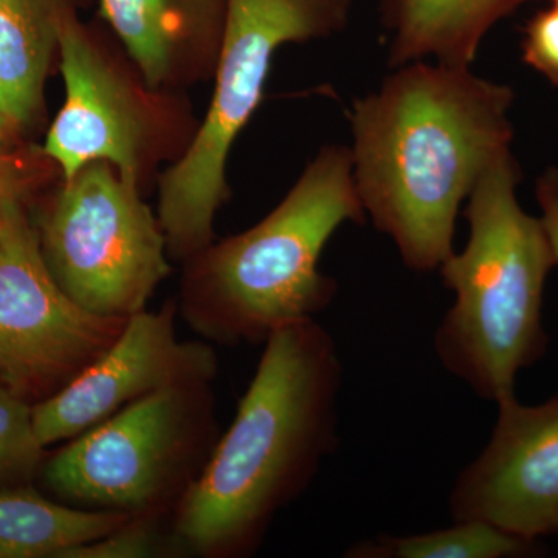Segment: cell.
<instances>
[{"label":"cell","mask_w":558,"mask_h":558,"mask_svg":"<svg viewBox=\"0 0 558 558\" xmlns=\"http://www.w3.org/2000/svg\"><path fill=\"white\" fill-rule=\"evenodd\" d=\"M363 218L351 149H323L269 216L183 260L180 317L201 339L229 347L264 343L314 318L337 293L318 269L323 250Z\"/></svg>","instance_id":"3957f363"},{"label":"cell","mask_w":558,"mask_h":558,"mask_svg":"<svg viewBox=\"0 0 558 558\" xmlns=\"http://www.w3.org/2000/svg\"><path fill=\"white\" fill-rule=\"evenodd\" d=\"M17 130H21V128L14 123L3 106L0 105V154L9 153L11 140H13Z\"/></svg>","instance_id":"7402d4cb"},{"label":"cell","mask_w":558,"mask_h":558,"mask_svg":"<svg viewBox=\"0 0 558 558\" xmlns=\"http://www.w3.org/2000/svg\"><path fill=\"white\" fill-rule=\"evenodd\" d=\"M553 5L558 7V0H553Z\"/></svg>","instance_id":"603a6c76"},{"label":"cell","mask_w":558,"mask_h":558,"mask_svg":"<svg viewBox=\"0 0 558 558\" xmlns=\"http://www.w3.org/2000/svg\"><path fill=\"white\" fill-rule=\"evenodd\" d=\"M537 543L526 542L481 520L414 535H380L348 549L351 558H509L532 556Z\"/></svg>","instance_id":"2e32d148"},{"label":"cell","mask_w":558,"mask_h":558,"mask_svg":"<svg viewBox=\"0 0 558 558\" xmlns=\"http://www.w3.org/2000/svg\"><path fill=\"white\" fill-rule=\"evenodd\" d=\"M513 90L470 68L411 62L352 110L354 179L365 215L410 269H439L481 175L510 150Z\"/></svg>","instance_id":"6da1fadb"},{"label":"cell","mask_w":558,"mask_h":558,"mask_svg":"<svg viewBox=\"0 0 558 558\" xmlns=\"http://www.w3.org/2000/svg\"><path fill=\"white\" fill-rule=\"evenodd\" d=\"M520 178L512 150L487 168L468 197V245L439 267L454 303L436 330V355L497 405L517 398V377L545 355L543 296L557 267L542 219L517 197Z\"/></svg>","instance_id":"277c9868"},{"label":"cell","mask_w":558,"mask_h":558,"mask_svg":"<svg viewBox=\"0 0 558 558\" xmlns=\"http://www.w3.org/2000/svg\"><path fill=\"white\" fill-rule=\"evenodd\" d=\"M161 517L134 515L105 537L65 550L61 558H150L182 550L160 532Z\"/></svg>","instance_id":"ac0fdd59"},{"label":"cell","mask_w":558,"mask_h":558,"mask_svg":"<svg viewBox=\"0 0 558 558\" xmlns=\"http://www.w3.org/2000/svg\"><path fill=\"white\" fill-rule=\"evenodd\" d=\"M532 0H384L395 68L436 58L470 68L481 40L502 17Z\"/></svg>","instance_id":"4fadbf2b"},{"label":"cell","mask_w":558,"mask_h":558,"mask_svg":"<svg viewBox=\"0 0 558 558\" xmlns=\"http://www.w3.org/2000/svg\"><path fill=\"white\" fill-rule=\"evenodd\" d=\"M349 7L351 0H229L207 117L159 182L157 218L172 258L186 260L215 240L216 211L229 196L227 159L263 100L275 51L341 31Z\"/></svg>","instance_id":"5b68a950"},{"label":"cell","mask_w":558,"mask_h":558,"mask_svg":"<svg viewBox=\"0 0 558 558\" xmlns=\"http://www.w3.org/2000/svg\"><path fill=\"white\" fill-rule=\"evenodd\" d=\"M341 359L314 318L271 333L229 429L172 513L182 550L250 556L337 444Z\"/></svg>","instance_id":"7a4b0ae2"},{"label":"cell","mask_w":558,"mask_h":558,"mask_svg":"<svg viewBox=\"0 0 558 558\" xmlns=\"http://www.w3.org/2000/svg\"><path fill=\"white\" fill-rule=\"evenodd\" d=\"M44 449L33 425V405L0 384V487L31 486Z\"/></svg>","instance_id":"e0dca14e"},{"label":"cell","mask_w":558,"mask_h":558,"mask_svg":"<svg viewBox=\"0 0 558 558\" xmlns=\"http://www.w3.org/2000/svg\"><path fill=\"white\" fill-rule=\"evenodd\" d=\"M90 0H0V105L22 128L43 105L62 24Z\"/></svg>","instance_id":"5bb4252c"},{"label":"cell","mask_w":558,"mask_h":558,"mask_svg":"<svg viewBox=\"0 0 558 558\" xmlns=\"http://www.w3.org/2000/svg\"><path fill=\"white\" fill-rule=\"evenodd\" d=\"M211 381L146 396L105 418L40 468L65 505L172 515L218 442Z\"/></svg>","instance_id":"8992f818"},{"label":"cell","mask_w":558,"mask_h":558,"mask_svg":"<svg viewBox=\"0 0 558 558\" xmlns=\"http://www.w3.org/2000/svg\"><path fill=\"white\" fill-rule=\"evenodd\" d=\"M126 322L70 299L51 277L22 199L0 201V384L35 405L89 368Z\"/></svg>","instance_id":"ba28073f"},{"label":"cell","mask_w":558,"mask_h":558,"mask_svg":"<svg viewBox=\"0 0 558 558\" xmlns=\"http://www.w3.org/2000/svg\"><path fill=\"white\" fill-rule=\"evenodd\" d=\"M535 196H537L539 209H542L539 219L548 234L558 267V168H548L539 175L537 186H535Z\"/></svg>","instance_id":"ffe728a7"},{"label":"cell","mask_w":558,"mask_h":558,"mask_svg":"<svg viewBox=\"0 0 558 558\" xmlns=\"http://www.w3.org/2000/svg\"><path fill=\"white\" fill-rule=\"evenodd\" d=\"M132 517L53 501L32 486L0 487V558H61Z\"/></svg>","instance_id":"9a60e30c"},{"label":"cell","mask_w":558,"mask_h":558,"mask_svg":"<svg viewBox=\"0 0 558 558\" xmlns=\"http://www.w3.org/2000/svg\"><path fill=\"white\" fill-rule=\"evenodd\" d=\"M497 407L487 446L451 488V519L486 521L537 543L558 534V395Z\"/></svg>","instance_id":"8fae6325"},{"label":"cell","mask_w":558,"mask_h":558,"mask_svg":"<svg viewBox=\"0 0 558 558\" xmlns=\"http://www.w3.org/2000/svg\"><path fill=\"white\" fill-rule=\"evenodd\" d=\"M38 236L54 281L81 307L102 317L146 311L171 271L159 218L138 186L108 161H92L62 180Z\"/></svg>","instance_id":"52a82bcc"},{"label":"cell","mask_w":558,"mask_h":558,"mask_svg":"<svg viewBox=\"0 0 558 558\" xmlns=\"http://www.w3.org/2000/svg\"><path fill=\"white\" fill-rule=\"evenodd\" d=\"M178 301L138 312L112 347L57 395L33 405L44 447L75 438L137 400L180 385L215 380L218 357L205 341L179 339Z\"/></svg>","instance_id":"30bf717a"},{"label":"cell","mask_w":558,"mask_h":558,"mask_svg":"<svg viewBox=\"0 0 558 558\" xmlns=\"http://www.w3.org/2000/svg\"><path fill=\"white\" fill-rule=\"evenodd\" d=\"M229 0H100L108 22L150 90L215 72Z\"/></svg>","instance_id":"7c38bea8"},{"label":"cell","mask_w":558,"mask_h":558,"mask_svg":"<svg viewBox=\"0 0 558 558\" xmlns=\"http://www.w3.org/2000/svg\"><path fill=\"white\" fill-rule=\"evenodd\" d=\"M523 60L558 86V7L538 11L524 28Z\"/></svg>","instance_id":"d6986e66"},{"label":"cell","mask_w":558,"mask_h":558,"mask_svg":"<svg viewBox=\"0 0 558 558\" xmlns=\"http://www.w3.org/2000/svg\"><path fill=\"white\" fill-rule=\"evenodd\" d=\"M31 182L27 161L14 154H0V201L22 199Z\"/></svg>","instance_id":"44dd1931"},{"label":"cell","mask_w":558,"mask_h":558,"mask_svg":"<svg viewBox=\"0 0 558 558\" xmlns=\"http://www.w3.org/2000/svg\"><path fill=\"white\" fill-rule=\"evenodd\" d=\"M65 101L51 123L43 154L72 179L92 161H108L137 185L156 153L160 92L140 89L98 33L72 14L60 32Z\"/></svg>","instance_id":"9c48e42d"}]
</instances>
